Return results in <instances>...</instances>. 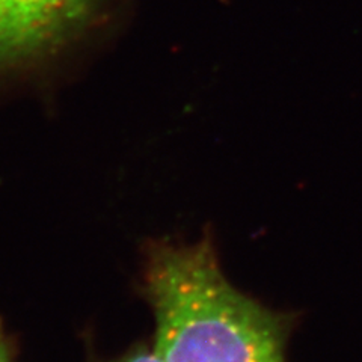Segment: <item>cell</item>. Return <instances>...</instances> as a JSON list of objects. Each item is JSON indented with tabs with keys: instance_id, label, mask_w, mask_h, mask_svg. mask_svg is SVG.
Returning <instances> with one entry per match:
<instances>
[{
	"instance_id": "obj_2",
	"label": "cell",
	"mask_w": 362,
	"mask_h": 362,
	"mask_svg": "<svg viewBox=\"0 0 362 362\" xmlns=\"http://www.w3.org/2000/svg\"><path fill=\"white\" fill-rule=\"evenodd\" d=\"M97 0H0V66L56 49L88 18Z\"/></svg>"
},
{
	"instance_id": "obj_1",
	"label": "cell",
	"mask_w": 362,
	"mask_h": 362,
	"mask_svg": "<svg viewBox=\"0 0 362 362\" xmlns=\"http://www.w3.org/2000/svg\"><path fill=\"white\" fill-rule=\"evenodd\" d=\"M145 290L163 362H286L290 317L237 290L210 240L154 243Z\"/></svg>"
},
{
	"instance_id": "obj_3",
	"label": "cell",
	"mask_w": 362,
	"mask_h": 362,
	"mask_svg": "<svg viewBox=\"0 0 362 362\" xmlns=\"http://www.w3.org/2000/svg\"><path fill=\"white\" fill-rule=\"evenodd\" d=\"M110 362H163V361L156 354L153 346L141 344L129 350L126 355H122L121 358Z\"/></svg>"
},
{
	"instance_id": "obj_4",
	"label": "cell",
	"mask_w": 362,
	"mask_h": 362,
	"mask_svg": "<svg viewBox=\"0 0 362 362\" xmlns=\"http://www.w3.org/2000/svg\"><path fill=\"white\" fill-rule=\"evenodd\" d=\"M0 362H13V356H11L9 347L2 334V329H0Z\"/></svg>"
}]
</instances>
